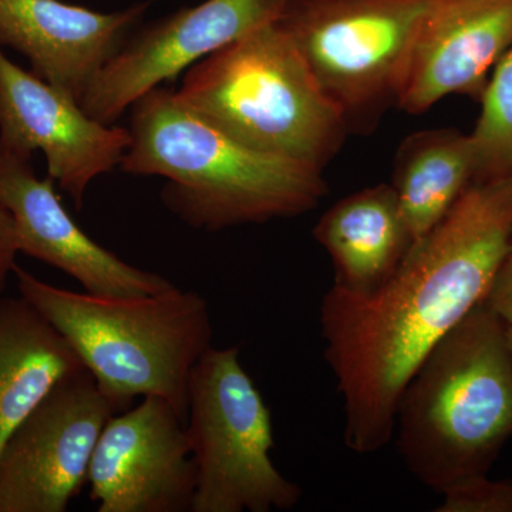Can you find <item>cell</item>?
Here are the masks:
<instances>
[{
    "label": "cell",
    "mask_w": 512,
    "mask_h": 512,
    "mask_svg": "<svg viewBox=\"0 0 512 512\" xmlns=\"http://www.w3.org/2000/svg\"><path fill=\"white\" fill-rule=\"evenodd\" d=\"M429 0H281L275 22L316 82L366 131L397 106L417 23Z\"/></svg>",
    "instance_id": "obj_7"
},
{
    "label": "cell",
    "mask_w": 512,
    "mask_h": 512,
    "mask_svg": "<svg viewBox=\"0 0 512 512\" xmlns=\"http://www.w3.org/2000/svg\"><path fill=\"white\" fill-rule=\"evenodd\" d=\"M439 512H512V483L474 478L443 494Z\"/></svg>",
    "instance_id": "obj_19"
},
{
    "label": "cell",
    "mask_w": 512,
    "mask_h": 512,
    "mask_svg": "<svg viewBox=\"0 0 512 512\" xmlns=\"http://www.w3.org/2000/svg\"><path fill=\"white\" fill-rule=\"evenodd\" d=\"M512 46V0H429L414 33L397 107L421 114L451 94L481 99Z\"/></svg>",
    "instance_id": "obj_12"
},
{
    "label": "cell",
    "mask_w": 512,
    "mask_h": 512,
    "mask_svg": "<svg viewBox=\"0 0 512 512\" xmlns=\"http://www.w3.org/2000/svg\"><path fill=\"white\" fill-rule=\"evenodd\" d=\"M480 117L468 134L473 183L512 177V46L494 67L481 94Z\"/></svg>",
    "instance_id": "obj_18"
},
{
    "label": "cell",
    "mask_w": 512,
    "mask_h": 512,
    "mask_svg": "<svg viewBox=\"0 0 512 512\" xmlns=\"http://www.w3.org/2000/svg\"><path fill=\"white\" fill-rule=\"evenodd\" d=\"M313 237L335 266V284L372 291L396 271L412 248L392 184L350 194L320 217Z\"/></svg>",
    "instance_id": "obj_15"
},
{
    "label": "cell",
    "mask_w": 512,
    "mask_h": 512,
    "mask_svg": "<svg viewBox=\"0 0 512 512\" xmlns=\"http://www.w3.org/2000/svg\"><path fill=\"white\" fill-rule=\"evenodd\" d=\"M473 177L468 134L434 128L403 141L397 151L392 187L412 245L440 224Z\"/></svg>",
    "instance_id": "obj_17"
},
{
    "label": "cell",
    "mask_w": 512,
    "mask_h": 512,
    "mask_svg": "<svg viewBox=\"0 0 512 512\" xmlns=\"http://www.w3.org/2000/svg\"><path fill=\"white\" fill-rule=\"evenodd\" d=\"M281 0H204L138 30L94 79L80 106L113 124L136 101L173 83L194 64L274 22Z\"/></svg>",
    "instance_id": "obj_10"
},
{
    "label": "cell",
    "mask_w": 512,
    "mask_h": 512,
    "mask_svg": "<svg viewBox=\"0 0 512 512\" xmlns=\"http://www.w3.org/2000/svg\"><path fill=\"white\" fill-rule=\"evenodd\" d=\"M20 296L67 340L121 409L158 396L187 423L192 370L212 348L210 306L180 288L143 296L72 292L16 265Z\"/></svg>",
    "instance_id": "obj_4"
},
{
    "label": "cell",
    "mask_w": 512,
    "mask_h": 512,
    "mask_svg": "<svg viewBox=\"0 0 512 512\" xmlns=\"http://www.w3.org/2000/svg\"><path fill=\"white\" fill-rule=\"evenodd\" d=\"M55 181L40 180L30 160L0 153V197L12 215L19 254L59 269L100 296L153 295L174 288L101 247L63 207Z\"/></svg>",
    "instance_id": "obj_13"
},
{
    "label": "cell",
    "mask_w": 512,
    "mask_h": 512,
    "mask_svg": "<svg viewBox=\"0 0 512 512\" xmlns=\"http://www.w3.org/2000/svg\"><path fill=\"white\" fill-rule=\"evenodd\" d=\"M121 412L89 370L60 380L0 453V512L67 511L104 427Z\"/></svg>",
    "instance_id": "obj_8"
},
{
    "label": "cell",
    "mask_w": 512,
    "mask_h": 512,
    "mask_svg": "<svg viewBox=\"0 0 512 512\" xmlns=\"http://www.w3.org/2000/svg\"><path fill=\"white\" fill-rule=\"evenodd\" d=\"M505 336H507L508 352H510L512 360V325L505 323Z\"/></svg>",
    "instance_id": "obj_22"
},
{
    "label": "cell",
    "mask_w": 512,
    "mask_h": 512,
    "mask_svg": "<svg viewBox=\"0 0 512 512\" xmlns=\"http://www.w3.org/2000/svg\"><path fill=\"white\" fill-rule=\"evenodd\" d=\"M174 96L244 146L320 171L350 133L275 20L194 64Z\"/></svg>",
    "instance_id": "obj_5"
},
{
    "label": "cell",
    "mask_w": 512,
    "mask_h": 512,
    "mask_svg": "<svg viewBox=\"0 0 512 512\" xmlns=\"http://www.w3.org/2000/svg\"><path fill=\"white\" fill-rule=\"evenodd\" d=\"M130 144L128 128L93 119L79 100L13 63L0 46V153L32 160L42 151L47 177L82 210L90 185L120 167Z\"/></svg>",
    "instance_id": "obj_9"
},
{
    "label": "cell",
    "mask_w": 512,
    "mask_h": 512,
    "mask_svg": "<svg viewBox=\"0 0 512 512\" xmlns=\"http://www.w3.org/2000/svg\"><path fill=\"white\" fill-rule=\"evenodd\" d=\"M18 254L13 218L0 197V298L8 284L9 276L15 271Z\"/></svg>",
    "instance_id": "obj_21"
},
{
    "label": "cell",
    "mask_w": 512,
    "mask_h": 512,
    "mask_svg": "<svg viewBox=\"0 0 512 512\" xmlns=\"http://www.w3.org/2000/svg\"><path fill=\"white\" fill-rule=\"evenodd\" d=\"M147 8L103 13L60 0H0V46L28 57L33 73L80 103Z\"/></svg>",
    "instance_id": "obj_14"
},
{
    "label": "cell",
    "mask_w": 512,
    "mask_h": 512,
    "mask_svg": "<svg viewBox=\"0 0 512 512\" xmlns=\"http://www.w3.org/2000/svg\"><path fill=\"white\" fill-rule=\"evenodd\" d=\"M185 430L197 471L191 512L286 511L301 503L302 488L272 461L271 410L238 346H212L195 365Z\"/></svg>",
    "instance_id": "obj_6"
},
{
    "label": "cell",
    "mask_w": 512,
    "mask_h": 512,
    "mask_svg": "<svg viewBox=\"0 0 512 512\" xmlns=\"http://www.w3.org/2000/svg\"><path fill=\"white\" fill-rule=\"evenodd\" d=\"M124 173L163 177L165 207L217 232L312 211L328 194L322 171L244 146L157 87L131 107Z\"/></svg>",
    "instance_id": "obj_2"
},
{
    "label": "cell",
    "mask_w": 512,
    "mask_h": 512,
    "mask_svg": "<svg viewBox=\"0 0 512 512\" xmlns=\"http://www.w3.org/2000/svg\"><path fill=\"white\" fill-rule=\"evenodd\" d=\"M484 303L504 323L512 325V234Z\"/></svg>",
    "instance_id": "obj_20"
},
{
    "label": "cell",
    "mask_w": 512,
    "mask_h": 512,
    "mask_svg": "<svg viewBox=\"0 0 512 512\" xmlns=\"http://www.w3.org/2000/svg\"><path fill=\"white\" fill-rule=\"evenodd\" d=\"M393 437L407 470L437 494L488 476L512 437V360L505 323L485 303L410 377Z\"/></svg>",
    "instance_id": "obj_3"
},
{
    "label": "cell",
    "mask_w": 512,
    "mask_h": 512,
    "mask_svg": "<svg viewBox=\"0 0 512 512\" xmlns=\"http://www.w3.org/2000/svg\"><path fill=\"white\" fill-rule=\"evenodd\" d=\"M512 234V177L471 183L383 284H333L320 303L325 357L345 406L343 441L373 454L393 439L404 386L434 346L484 303Z\"/></svg>",
    "instance_id": "obj_1"
},
{
    "label": "cell",
    "mask_w": 512,
    "mask_h": 512,
    "mask_svg": "<svg viewBox=\"0 0 512 512\" xmlns=\"http://www.w3.org/2000/svg\"><path fill=\"white\" fill-rule=\"evenodd\" d=\"M83 369L72 346L25 298H0V453L50 390Z\"/></svg>",
    "instance_id": "obj_16"
},
{
    "label": "cell",
    "mask_w": 512,
    "mask_h": 512,
    "mask_svg": "<svg viewBox=\"0 0 512 512\" xmlns=\"http://www.w3.org/2000/svg\"><path fill=\"white\" fill-rule=\"evenodd\" d=\"M99 512H191L197 471L185 420L173 404L143 397L104 427L89 477Z\"/></svg>",
    "instance_id": "obj_11"
}]
</instances>
